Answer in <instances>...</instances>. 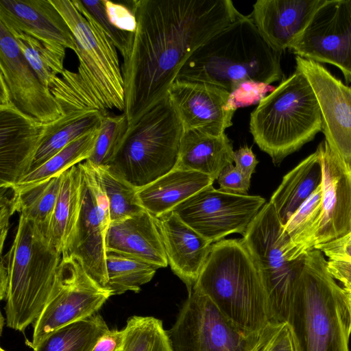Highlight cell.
<instances>
[{
	"label": "cell",
	"mask_w": 351,
	"mask_h": 351,
	"mask_svg": "<svg viewBox=\"0 0 351 351\" xmlns=\"http://www.w3.org/2000/svg\"><path fill=\"white\" fill-rule=\"evenodd\" d=\"M136 20L123 58L128 126L164 98L180 69L210 38L241 16L230 0H134Z\"/></svg>",
	"instance_id": "1"
},
{
	"label": "cell",
	"mask_w": 351,
	"mask_h": 351,
	"mask_svg": "<svg viewBox=\"0 0 351 351\" xmlns=\"http://www.w3.org/2000/svg\"><path fill=\"white\" fill-rule=\"evenodd\" d=\"M49 1L69 27L77 47V71L64 69L49 86L64 113L86 109L123 111L124 82L112 41L80 0Z\"/></svg>",
	"instance_id": "2"
},
{
	"label": "cell",
	"mask_w": 351,
	"mask_h": 351,
	"mask_svg": "<svg viewBox=\"0 0 351 351\" xmlns=\"http://www.w3.org/2000/svg\"><path fill=\"white\" fill-rule=\"evenodd\" d=\"M282 53L265 40L250 16L218 32L188 58L176 81L215 85L231 93L241 83L282 81Z\"/></svg>",
	"instance_id": "3"
},
{
	"label": "cell",
	"mask_w": 351,
	"mask_h": 351,
	"mask_svg": "<svg viewBox=\"0 0 351 351\" xmlns=\"http://www.w3.org/2000/svg\"><path fill=\"white\" fill-rule=\"evenodd\" d=\"M302 351H350L351 309L346 291L317 249L305 255L289 317Z\"/></svg>",
	"instance_id": "4"
},
{
	"label": "cell",
	"mask_w": 351,
	"mask_h": 351,
	"mask_svg": "<svg viewBox=\"0 0 351 351\" xmlns=\"http://www.w3.org/2000/svg\"><path fill=\"white\" fill-rule=\"evenodd\" d=\"M195 289L246 335L257 334L269 321L267 298L259 273L241 240L213 243Z\"/></svg>",
	"instance_id": "5"
},
{
	"label": "cell",
	"mask_w": 351,
	"mask_h": 351,
	"mask_svg": "<svg viewBox=\"0 0 351 351\" xmlns=\"http://www.w3.org/2000/svg\"><path fill=\"white\" fill-rule=\"evenodd\" d=\"M62 257L36 224L19 215L12 244L1 255L8 271V327L23 332L34 323L53 290Z\"/></svg>",
	"instance_id": "6"
},
{
	"label": "cell",
	"mask_w": 351,
	"mask_h": 351,
	"mask_svg": "<svg viewBox=\"0 0 351 351\" xmlns=\"http://www.w3.org/2000/svg\"><path fill=\"white\" fill-rule=\"evenodd\" d=\"M322 129L315 93L298 69L262 99L250 114L254 141L276 165L314 139Z\"/></svg>",
	"instance_id": "7"
},
{
	"label": "cell",
	"mask_w": 351,
	"mask_h": 351,
	"mask_svg": "<svg viewBox=\"0 0 351 351\" xmlns=\"http://www.w3.org/2000/svg\"><path fill=\"white\" fill-rule=\"evenodd\" d=\"M183 132L167 94L128 126L110 165L137 189L145 186L175 167Z\"/></svg>",
	"instance_id": "8"
},
{
	"label": "cell",
	"mask_w": 351,
	"mask_h": 351,
	"mask_svg": "<svg viewBox=\"0 0 351 351\" xmlns=\"http://www.w3.org/2000/svg\"><path fill=\"white\" fill-rule=\"evenodd\" d=\"M241 241L263 282L270 321L287 322L306 254L300 257L295 255L269 202L252 219Z\"/></svg>",
	"instance_id": "9"
},
{
	"label": "cell",
	"mask_w": 351,
	"mask_h": 351,
	"mask_svg": "<svg viewBox=\"0 0 351 351\" xmlns=\"http://www.w3.org/2000/svg\"><path fill=\"white\" fill-rule=\"evenodd\" d=\"M112 295L85 271L80 261L63 256L51 295L34 322L28 345L34 350L58 329L89 317L101 308Z\"/></svg>",
	"instance_id": "10"
},
{
	"label": "cell",
	"mask_w": 351,
	"mask_h": 351,
	"mask_svg": "<svg viewBox=\"0 0 351 351\" xmlns=\"http://www.w3.org/2000/svg\"><path fill=\"white\" fill-rule=\"evenodd\" d=\"M167 333L173 351H249L258 333L245 334L205 295L192 289Z\"/></svg>",
	"instance_id": "11"
},
{
	"label": "cell",
	"mask_w": 351,
	"mask_h": 351,
	"mask_svg": "<svg viewBox=\"0 0 351 351\" xmlns=\"http://www.w3.org/2000/svg\"><path fill=\"white\" fill-rule=\"evenodd\" d=\"M81 175V206L75 230L63 256L77 258L86 273L106 289V237L111 223L109 206L94 166L78 164Z\"/></svg>",
	"instance_id": "12"
},
{
	"label": "cell",
	"mask_w": 351,
	"mask_h": 351,
	"mask_svg": "<svg viewBox=\"0 0 351 351\" xmlns=\"http://www.w3.org/2000/svg\"><path fill=\"white\" fill-rule=\"evenodd\" d=\"M258 195L223 192L213 186L194 194L171 211L212 243L233 234H243L264 206Z\"/></svg>",
	"instance_id": "13"
},
{
	"label": "cell",
	"mask_w": 351,
	"mask_h": 351,
	"mask_svg": "<svg viewBox=\"0 0 351 351\" xmlns=\"http://www.w3.org/2000/svg\"><path fill=\"white\" fill-rule=\"evenodd\" d=\"M289 50L337 66L351 82V0H326Z\"/></svg>",
	"instance_id": "14"
},
{
	"label": "cell",
	"mask_w": 351,
	"mask_h": 351,
	"mask_svg": "<svg viewBox=\"0 0 351 351\" xmlns=\"http://www.w3.org/2000/svg\"><path fill=\"white\" fill-rule=\"evenodd\" d=\"M50 123H43L20 110L0 77L1 188H12L28 173Z\"/></svg>",
	"instance_id": "15"
},
{
	"label": "cell",
	"mask_w": 351,
	"mask_h": 351,
	"mask_svg": "<svg viewBox=\"0 0 351 351\" xmlns=\"http://www.w3.org/2000/svg\"><path fill=\"white\" fill-rule=\"evenodd\" d=\"M295 62L316 96L325 141L351 174V87L320 63L299 56Z\"/></svg>",
	"instance_id": "16"
},
{
	"label": "cell",
	"mask_w": 351,
	"mask_h": 351,
	"mask_svg": "<svg viewBox=\"0 0 351 351\" xmlns=\"http://www.w3.org/2000/svg\"><path fill=\"white\" fill-rule=\"evenodd\" d=\"M0 77L8 87L12 101L24 113L45 123H52L64 116V110L50 89L40 82L1 22Z\"/></svg>",
	"instance_id": "17"
},
{
	"label": "cell",
	"mask_w": 351,
	"mask_h": 351,
	"mask_svg": "<svg viewBox=\"0 0 351 351\" xmlns=\"http://www.w3.org/2000/svg\"><path fill=\"white\" fill-rule=\"evenodd\" d=\"M0 22L36 38L62 58L66 49L77 53L69 27L49 0H0Z\"/></svg>",
	"instance_id": "18"
},
{
	"label": "cell",
	"mask_w": 351,
	"mask_h": 351,
	"mask_svg": "<svg viewBox=\"0 0 351 351\" xmlns=\"http://www.w3.org/2000/svg\"><path fill=\"white\" fill-rule=\"evenodd\" d=\"M168 94L184 130L197 128L220 134L232 125L235 111L226 108L230 93L222 88L206 83L175 80Z\"/></svg>",
	"instance_id": "19"
},
{
	"label": "cell",
	"mask_w": 351,
	"mask_h": 351,
	"mask_svg": "<svg viewBox=\"0 0 351 351\" xmlns=\"http://www.w3.org/2000/svg\"><path fill=\"white\" fill-rule=\"evenodd\" d=\"M322 215L315 247L351 232V174L322 141Z\"/></svg>",
	"instance_id": "20"
},
{
	"label": "cell",
	"mask_w": 351,
	"mask_h": 351,
	"mask_svg": "<svg viewBox=\"0 0 351 351\" xmlns=\"http://www.w3.org/2000/svg\"><path fill=\"white\" fill-rule=\"evenodd\" d=\"M326 0H258L250 17L265 40L282 53L304 30Z\"/></svg>",
	"instance_id": "21"
},
{
	"label": "cell",
	"mask_w": 351,
	"mask_h": 351,
	"mask_svg": "<svg viewBox=\"0 0 351 351\" xmlns=\"http://www.w3.org/2000/svg\"><path fill=\"white\" fill-rule=\"evenodd\" d=\"M157 222L168 264L190 292L210 253L213 243L182 221L173 211L158 217Z\"/></svg>",
	"instance_id": "22"
},
{
	"label": "cell",
	"mask_w": 351,
	"mask_h": 351,
	"mask_svg": "<svg viewBox=\"0 0 351 351\" xmlns=\"http://www.w3.org/2000/svg\"><path fill=\"white\" fill-rule=\"evenodd\" d=\"M106 250L138 259L157 269L169 265L157 218L145 210L111 222Z\"/></svg>",
	"instance_id": "23"
},
{
	"label": "cell",
	"mask_w": 351,
	"mask_h": 351,
	"mask_svg": "<svg viewBox=\"0 0 351 351\" xmlns=\"http://www.w3.org/2000/svg\"><path fill=\"white\" fill-rule=\"evenodd\" d=\"M234 152L225 132L215 134L197 128L184 130L175 167L217 180L221 172L232 165Z\"/></svg>",
	"instance_id": "24"
},
{
	"label": "cell",
	"mask_w": 351,
	"mask_h": 351,
	"mask_svg": "<svg viewBox=\"0 0 351 351\" xmlns=\"http://www.w3.org/2000/svg\"><path fill=\"white\" fill-rule=\"evenodd\" d=\"M213 182L204 173L174 167L156 180L138 189L137 195L142 207L158 218L212 186Z\"/></svg>",
	"instance_id": "25"
},
{
	"label": "cell",
	"mask_w": 351,
	"mask_h": 351,
	"mask_svg": "<svg viewBox=\"0 0 351 351\" xmlns=\"http://www.w3.org/2000/svg\"><path fill=\"white\" fill-rule=\"evenodd\" d=\"M323 176L322 146L302 160L282 178L269 202L284 226L296 210L321 185Z\"/></svg>",
	"instance_id": "26"
},
{
	"label": "cell",
	"mask_w": 351,
	"mask_h": 351,
	"mask_svg": "<svg viewBox=\"0 0 351 351\" xmlns=\"http://www.w3.org/2000/svg\"><path fill=\"white\" fill-rule=\"evenodd\" d=\"M81 206V175L77 165L64 171L47 231L50 243L64 256L73 237Z\"/></svg>",
	"instance_id": "27"
},
{
	"label": "cell",
	"mask_w": 351,
	"mask_h": 351,
	"mask_svg": "<svg viewBox=\"0 0 351 351\" xmlns=\"http://www.w3.org/2000/svg\"><path fill=\"white\" fill-rule=\"evenodd\" d=\"M106 113L86 109L64 114L63 117L55 121L53 131L43 139L28 172L43 164L73 141L99 128Z\"/></svg>",
	"instance_id": "28"
},
{
	"label": "cell",
	"mask_w": 351,
	"mask_h": 351,
	"mask_svg": "<svg viewBox=\"0 0 351 351\" xmlns=\"http://www.w3.org/2000/svg\"><path fill=\"white\" fill-rule=\"evenodd\" d=\"M99 129L73 141L43 164L28 172L12 187L14 191L19 193L26 191L88 160L94 150Z\"/></svg>",
	"instance_id": "29"
},
{
	"label": "cell",
	"mask_w": 351,
	"mask_h": 351,
	"mask_svg": "<svg viewBox=\"0 0 351 351\" xmlns=\"http://www.w3.org/2000/svg\"><path fill=\"white\" fill-rule=\"evenodd\" d=\"M109 330L102 316L96 313L54 331L34 351H92L98 339Z\"/></svg>",
	"instance_id": "30"
},
{
	"label": "cell",
	"mask_w": 351,
	"mask_h": 351,
	"mask_svg": "<svg viewBox=\"0 0 351 351\" xmlns=\"http://www.w3.org/2000/svg\"><path fill=\"white\" fill-rule=\"evenodd\" d=\"M322 215V185L296 210L283 226L297 256L315 247Z\"/></svg>",
	"instance_id": "31"
},
{
	"label": "cell",
	"mask_w": 351,
	"mask_h": 351,
	"mask_svg": "<svg viewBox=\"0 0 351 351\" xmlns=\"http://www.w3.org/2000/svg\"><path fill=\"white\" fill-rule=\"evenodd\" d=\"M62 174L19 193L14 192L16 212L36 224L47 237L59 194Z\"/></svg>",
	"instance_id": "32"
},
{
	"label": "cell",
	"mask_w": 351,
	"mask_h": 351,
	"mask_svg": "<svg viewBox=\"0 0 351 351\" xmlns=\"http://www.w3.org/2000/svg\"><path fill=\"white\" fill-rule=\"evenodd\" d=\"M93 166L108 199L111 222L145 210L138 197V189L111 165Z\"/></svg>",
	"instance_id": "33"
},
{
	"label": "cell",
	"mask_w": 351,
	"mask_h": 351,
	"mask_svg": "<svg viewBox=\"0 0 351 351\" xmlns=\"http://www.w3.org/2000/svg\"><path fill=\"white\" fill-rule=\"evenodd\" d=\"M108 283L106 289L112 295L141 290V286L149 282L157 270L151 265L138 259L111 252H106Z\"/></svg>",
	"instance_id": "34"
},
{
	"label": "cell",
	"mask_w": 351,
	"mask_h": 351,
	"mask_svg": "<svg viewBox=\"0 0 351 351\" xmlns=\"http://www.w3.org/2000/svg\"><path fill=\"white\" fill-rule=\"evenodd\" d=\"M122 351H173L162 322L151 316L129 317Z\"/></svg>",
	"instance_id": "35"
},
{
	"label": "cell",
	"mask_w": 351,
	"mask_h": 351,
	"mask_svg": "<svg viewBox=\"0 0 351 351\" xmlns=\"http://www.w3.org/2000/svg\"><path fill=\"white\" fill-rule=\"evenodd\" d=\"M8 30L40 82L49 88L53 81L58 75H62L64 70V58L49 50L36 38L17 29Z\"/></svg>",
	"instance_id": "36"
},
{
	"label": "cell",
	"mask_w": 351,
	"mask_h": 351,
	"mask_svg": "<svg viewBox=\"0 0 351 351\" xmlns=\"http://www.w3.org/2000/svg\"><path fill=\"white\" fill-rule=\"evenodd\" d=\"M128 128V120L123 112L119 115L106 113L101 121L94 150L86 160L96 166L110 165Z\"/></svg>",
	"instance_id": "37"
},
{
	"label": "cell",
	"mask_w": 351,
	"mask_h": 351,
	"mask_svg": "<svg viewBox=\"0 0 351 351\" xmlns=\"http://www.w3.org/2000/svg\"><path fill=\"white\" fill-rule=\"evenodd\" d=\"M249 351H302L292 326L288 322L269 321L258 333Z\"/></svg>",
	"instance_id": "38"
},
{
	"label": "cell",
	"mask_w": 351,
	"mask_h": 351,
	"mask_svg": "<svg viewBox=\"0 0 351 351\" xmlns=\"http://www.w3.org/2000/svg\"><path fill=\"white\" fill-rule=\"evenodd\" d=\"M81 3L97 21L124 58L128 51L132 33L120 30L111 24L106 16L103 0H85L81 1Z\"/></svg>",
	"instance_id": "39"
},
{
	"label": "cell",
	"mask_w": 351,
	"mask_h": 351,
	"mask_svg": "<svg viewBox=\"0 0 351 351\" xmlns=\"http://www.w3.org/2000/svg\"><path fill=\"white\" fill-rule=\"evenodd\" d=\"M274 89L275 87L263 82L251 80L244 82L230 93L226 108L236 111L238 108L258 104L267 96V93Z\"/></svg>",
	"instance_id": "40"
},
{
	"label": "cell",
	"mask_w": 351,
	"mask_h": 351,
	"mask_svg": "<svg viewBox=\"0 0 351 351\" xmlns=\"http://www.w3.org/2000/svg\"><path fill=\"white\" fill-rule=\"evenodd\" d=\"M250 179L239 168L231 165L221 172L217 181L219 189L223 192L247 195L250 186Z\"/></svg>",
	"instance_id": "41"
},
{
	"label": "cell",
	"mask_w": 351,
	"mask_h": 351,
	"mask_svg": "<svg viewBox=\"0 0 351 351\" xmlns=\"http://www.w3.org/2000/svg\"><path fill=\"white\" fill-rule=\"evenodd\" d=\"M103 3L106 16L113 26L123 32L136 31V20L131 8L108 0H103Z\"/></svg>",
	"instance_id": "42"
},
{
	"label": "cell",
	"mask_w": 351,
	"mask_h": 351,
	"mask_svg": "<svg viewBox=\"0 0 351 351\" xmlns=\"http://www.w3.org/2000/svg\"><path fill=\"white\" fill-rule=\"evenodd\" d=\"M1 254L8 232L10 219L16 212V195L12 188H1L0 198Z\"/></svg>",
	"instance_id": "43"
},
{
	"label": "cell",
	"mask_w": 351,
	"mask_h": 351,
	"mask_svg": "<svg viewBox=\"0 0 351 351\" xmlns=\"http://www.w3.org/2000/svg\"><path fill=\"white\" fill-rule=\"evenodd\" d=\"M125 330H108L97 341L92 351H122L125 342Z\"/></svg>",
	"instance_id": "44"
},
{
	"label": "cell",
	"mask_w": 351,
	"mask_h": 351,
	"mask_svg": "<svg viewBox=\"0 0 351 351\" xmlns=\"http://www.w3.org/2000/svg\"><path fill=\"white\" fill-rule=\"evenodd\" d=\"M234 162L235 166L249 178H251L258 162L252 149L247 146L234 152Z\"/></svg>",
	"instance_id": "45"
},
{
	"label": "cell",
	"mask_w": 351,
	"mask_h": 351,
	"mask_svg": "<svg viewBox=\"0 0 351 351\" xmlns=\"http://www.w3.org/2000/svg\"><path fill=\"white\" fill-rule=\"evenodd\" d=\"M328 270L346 291L351 292V263L328 260Z\"/></svg>",
	"instance_id": "46"
},
{
	"label": "cell",
	"mask_w": 351,
	"mask_h": 351,
	"mask_svg": "<svg viewBox=\"0 0 351 351\" xmlns=\"http://www.w3.org/2000/svg\"><path fill=\"white\" fill-rule=\"evenodd\" d=\"M346 294H347L349 305H350V309H351V292H348V291H346Z\"/></svg>",
	"instance_id": "47"
},
{
	"label": "cell",
	"mask_w": 351,
	"mask_h": 351,
	"mask_svg": "<svg viewBox=\"0 0 351 351\" xmlns=\"http://www.w3.org/2000/svg\"><path fill=\"white\" fill-rule=\"evenodd\" d=\"M0 351H5V350L4 349H3L2 348H1Z\"/></svg>",
	"instance_id": "48"
}]
</instances>
